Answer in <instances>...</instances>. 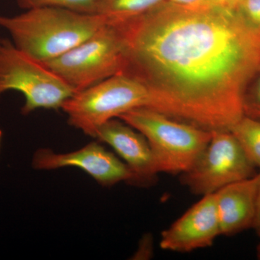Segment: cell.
<instances>
[{"mask_svg": "<svg viewBox=\"0 0 260 260\" xmlns=\"http://www.w3.org/2000/svg\"><path fill=\"white\" fill-rule=\"evenodd\" d=\"M114 25L125 47L123 73L148 87L150 109L210 131H229L244 116V95L260 71V34L236 8L167 2Z\"/></svg>", "mask_w": 260, "mask_h": 260, "instance_id": "obj_1", "label": "cell"}, {"mask_svg": "<svg viewBox=\"0 0 260 260\" xmlns=\"http://www.w3.org/2000/svg\"><path fill=\"white\" fill-rule=\"evenodd\" d=\"M108 23L103 15L51 7L0 16V26L9 32L15 47L42 62L71 50Z\"/></svg>", "mask_w": 260, "mask_h": 260, "instance_id": "obj_2", "label": "cell"}, {"mask_svg": "<svg viewBox=\"0 0 260 260\" xmlns=\"http://www.w3.org/2000/svg\"><path fill=\"white\" fill-rule=\"evenodd\" d=\"M148 141L159 173L180 175L189 170L212 138V131L184 122L150 108L119 116Z\"/></svg>", "mask_w": 260, "mask_h": 260, "instance_id": "obj_3", "label": "cell"}, {"mask_svg": "<svg viewBox=\"0 0 260 260\" xmlns=\"http://www.w3.org/2000/svg\"><path fill=\"white\" fill-rule=\"evenodd\" d=\"M150 105L148 87L135 77L120 73L73 94L61 109L70 125L94 138L107 121Z\"/></svg>", "mask_w": 260, "mask_h": 260, "instance_id": "obj_4", "label": "cell"}, {"mask_svg": "<svg viewBox=\"0 0 260 260\" xmlns=\"http://www.w3.org/2000/svg\"><path fill=\"white\" fill-rule=\"evenodd\" d=\"M42 63L75 93L124 73L125 47L117 26L108 23L71 50Z\"/></svg>", "mask_w": 260, "mask_h": 260, "instance_id": "obj_5", "label": "cell"}, {"mask_svg": "<svg viewBox=\"0 0 260 260\" xmlns=\"http://www.w3.org/2000/svg\"><path fill=\"white\" fill-rule=\"evenodd\" d=\"M17 90L25 97L23 115L39 109H61L73 89L41 61L20 50L12 41L0 39V97Z\"/></svg>", "mask_w": 260, "mask_h": 260, "instance_id": "obj_6", "label": "cell"}, {"mask_svg": "<svg viewBox=\"0 0 260 260\" xmlns=\"http://www.w3.org/2000/svg\"><path fill=\"white\" fill-rule=\"evenodd\" d=\"M255 169L230 131L213 130L209 143L179 180L193 194L205 196L253 177Z\"/></svg>", "mask_w": 260, "mask_h": 260, "instance_id": "obj_7", "label": "cell"}, {"mask_svg": "<svg viewBox=\"0 0 260 260\" xmlns=\"http://www.w3.org/2000/svg\"><path fill=\"white\" fill-rule=\"evenodd\" d=\"M31 166L38 171L78 168L105 187L120 182L133 185L135 179L134 174L125 162L98 142L69 153H56L50 148H39L32 155Z\"/></svg>", "mask_w": 260, "mask_h": 260, "instance_id": "obj_8", "label": "cell"}, {"mask_svg": "<svg viewBox=\"0 0 260 260\" xmlns=\"http://www.w3.org/2000/svg\"><path fill=\"white\" fill-rule=\"evenodd\" d=\"M221 235L216 194L205 195L161 234L160 247L176 252H190L213 245Z\"/></svg>", "mask_w": 260, "mask_h": 260, "instance_id": "obj_9", "label": "cell"}, {"mask_svg": "<svg viewBox=\"0 0 260 260\" xmlns=\"http://www.w3.org/2000/svg\"><path fill=\"white\" fill-rule=\"evenodd\" d=\"M94 138L112 147L124 160L134 174L133 185L149 186L156 181L159 172L150 145L145 137L129 124L111 119L97 129Z\"/></svg>", "mask_w": 260, "mask_h": 260, "instance_id": "obj_10", "label": "cell"}, {"mask_svg": "<svg viewBox=\"0 0 260 260\" xmlns=\"http://www.w3.org/2000/svg\"><path fill=\"white\" fill-rule=\"evenodd\" d=\"M259 179V173H256L215 192L221 235L232 236L252 229Z\"/></svg>", "mask_w": 260, "mask_h": 260, "instance_id": "obj_11", "label": "cell"}, {"mask_svg": "<svg viewBox=\"0 0 260 260\" xmlns=\"http://www.w3.org/2000/svg\"><path fill=\"white\" fill-rule=\"evenodd\" d=\"M168 0H99L95 14L107 18L109 23H124L161 6Z\"/></svg>", "mask_w": 260, "mask_h": 260, "instance_id": "obj_12", "label": "cell"}, {"mask_svg": "<svg viewBox=\"0 0 260 260\" xmlns=\"http://www.w3.org/2000/svg\"><path fill=\"white\" fill-rule=\"evenodd\" d=\"M229 131L234 135L246 155L260 169V120L244 115Z\"/></svg>", "mask_w": 260, "mask_h": 260, "instance_id": "obj_13", "label": "cell"}, {"mask_svg": "<svg viewBox=\"0 0 260 260\" xmlns=\"http://www.w3.org/2000/svg\"><path fill=\"white\" fill-rule=\"evenodd\" d=\"M23 9L51 7L72 10L78 13L95 14L99 0H17Z\"/></svg>", "mask_w": 260, "mask_h": 260, "instance_id": "obj_14", "label": "cell"}, {"mask_svg": "<svg viewBox=\"0 0 260 260\" xmlns=\"http://www.w3.org/2000/svg\"><path fill=\"white\" fill-rule=\"evenodd\" d=\"M236 9L246 25L260 34V0H240Z\"/></svg>", "mask_w": 260, "mask_h": 260, "instance_id": "obj_15", "label": "cell"}, {"mask_svg": "<svg viewBox=\"0 0 260 260\" xmlns=\"http://www.w3.org/2000/svg\"><path fill=\"white\" fill-rule=\"evenodd\" d=\"M244 115L260 118V76L251 88H247L244 100Z\"/></svg>", "mask_w": 260, "mask_h": 260, "instance_id": "obj_16", "label": "cell"}, {"mask_svg": "<svg viewBox=\"0 0 260 260\" xmlns=\"http://www.w3.org/2000/svg\"><path fill=\"white\" fill-rule=\"evenodd\" d=\"M168 2L191 9H210L222 7L236 8L230 0H168Z\"/></svg>", "mask_w": 260, "mask_h": 260, "instance_id": "obj_17", "label": "cell"}, {"mask_svg": "<svg viewBox=\"0 0 260 260\" xmlns=\"http://www.w3.org/2000/svg\"><path fill=\"white\" fill-rule=\"evenodd\" d=\"M259 174V184H258L257 198H256V215L252 229H254L256 234L260 237V172Z\"/></svg>", "mask_w": 260, "mask_h": 260, "instance_id": "obj_18", "label": "cell"}, {"mask_svg": "<svg viewBox=\"0 0 260 260\" xmlns=\"http://www.w3.org/2000/svg\"><path fill=\"white\" fill-rule=\"evenodd\" d=\"M256 256L258 259H260V244L256 247Z\"/></svg>", "mask_w": 260, "mask_h": 260, "instance_id": "obj_19", "label": "cell"}, {"mask_svg": "<svg viewBox=\"0 0 260 260\" xmlns=\"http://www.w3.org/2000/svg\"><path fill=\"white\" fill-rule=\"evenodd\" d=\"M231 2H232V4L234 5V6H237L238 3H239V2L240 1V0H230Z\"/></svg>", "mask_w": 260, "mask_h": 260, "instance_id": "obj_20", "label": "cell"}, {"mask_svg": "<svg viewBox=\"0 0 260 260\" xmlns=\"http://www.w3.org/2000/svg\"><path fill=\"white\" fill-rule=\"evenodd\" d=\"M2 135H3V133H2L1 130H0V140H1Z\"/></svg>", "mask_w": 260, "mask_h": 260, "instance_id": "obj_21", "label": "cell"}]
</instances>
